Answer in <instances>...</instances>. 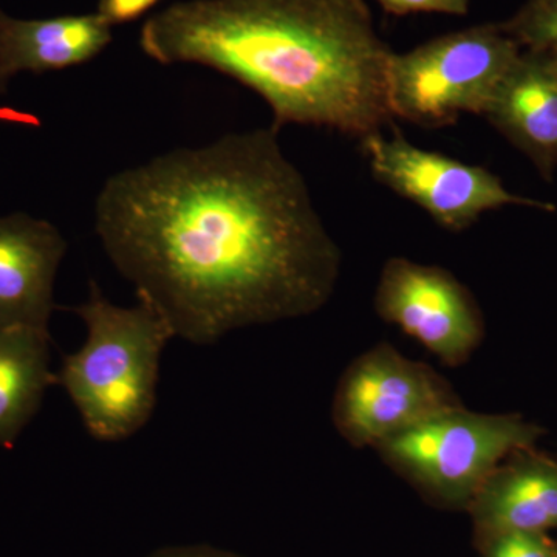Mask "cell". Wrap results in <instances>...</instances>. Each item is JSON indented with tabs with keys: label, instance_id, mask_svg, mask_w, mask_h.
Segmentation results:
<instances>
[{
	"label": "cell",
	"instance_id": "obj_1",
	"mask_svg": "<svg viewBox=\"0 0 557 557\" xmlns=\"http://www.w3.org/2000/svg\"><path fill=\"white\" fill-rule=\"evenodd\" d=\"M95 230L138 299L196 346L309 317L338 284V244L273 126L116 172Z\"/></svg>",
	"mask_w": 557,
	"mask_h": 557
},
{
	"label": "cell",
	"instance_id": "obj_2",
	"mask_svg": "<svg viewBox=\"0 0 557 557\" xmlns=\"http://www.w3.org/2000/svg\"><path fill=\"white\" fill-rule=\"evenodd\" d=\"M139 47L163 65L197 64L269 104L271 126L369 137L394 123L395 51L366 0H188L143 24Z\"/></svg>",
	"mask_w": 557,
	"mask_h": 557
},
{
	"label": "cell",
	"instance_id": "obj_3",
	"mask_svg": "<svg viewBox=\"0 0 557 557\" xmlns=\"http://www.w3.org/2000/svg\"><path fill=\"white\" fill-rule=\"evenodd\" d=\"M87 339L67 355L57 375L91 437L121 442L137 434L156 410L161 354L174 332L146 300L120 307L90 285L89 299L73 307Z\"/></svg>",
	"mask_w": 557,
	"mask_h": 557
},
{
	"label": "cell",
	"instance_id": "obj_4",
	"mask_svg": "<svg viewBox=\"0 0 557 557\" xmlns=\"http://www.w3.org/2000/svg\"><path fill=\"white\" fill-rule=\"evenodd\" d=\"M544 435V428L519 413H480L458 405L375 449L432 500L469 507L502 461L518 450L536 448Z\"/></svg>",
	"mask_w": 557,
	"mask_h": 557
},
{
	"label": "cell",
	"instance_id": "obj_5",
	"mask_svg": "<svg viewBox=\"0 0 557 557\" xmlns=\"http://www.w3.org/2000/svg\"><path fill=\"white\" fill-rule=\"evenodd\" d=\"M520 54L522 47L502 24L474 25L395 53L392 115L421 127L448 126L465 113L485 115Z\"/></svg>",
	"mask_w": 557,
	"mask_h": 557
},
{
	"label": "cell",
	"instance_id": "obj_6",
	"mask_svg": "<svg viewBox=\"0 0 557 557\" xmlns=\"http://www.w3.org/2000/svg\"><path fill=\"white\" fill-rule=\"evenodd\" d=\"M361 146L373 177L426 211L445 230H467L480 215L508 205L541 211L556 209L547 201L509 193L486 168L413 145L394 124L391 137L376 132L362 138Z\"/></svg>",
	"mask_w": 557,
	"mask_h": 557
},
{
	"label": "cell",
	"instance_id": "obj_7",
	"mask_svg": "<svg viewBox=\"0 0 557 557\" xmlns=\"http://www.w3.org/2000/svg\"><path fill=\"white\" fill-rule=\"evenodd\" d=\"M461 405L448 381L391 344L355 359L333 398V424L355 448L381 443L426 418Z\"/></svg>",
	"mask_w": 557,
	"mask_h": 557
},
{
	"label": "cell",
	"instance_id": "obj_8",
	"mask_svg": "<svg viewBox=\"0 0 557 557\" xmlns=\"http://www.w3.org/2000/svg\"><path fill=\"white\" fill-rule=\"evenodd\" d=\"M375 309L448 366L467 362L485 332L478 302L461 282L448 270L410 259L384 263Z\"/></svg>",
	"mask_w": 557,
	"mask_h": 557
},
{
	"label": "cell",
	"instance_id": "obj_9",
	"mask_svg": "<svg viewBox=\"0 0 557 557\" xmlns=\"http://www.w3.org/2000/svg\"><path fill=\"white\" fill-rule=\"evenodd\" d=\"M65 252L67 242L47 220L25 212L0 218V329L49 330Z\"/></svg>",
	"mask_w": 557,
	"mask_h": 557
},
{
	"label": "cell",
	"instance_id": "obj_10",
	"mask_svg": "<svg viewBox=\"0 0 557 557\" xmlns=\"http://www.w3.org/2000/svg\"><path fill=\"white\" fill-rule=\"evenodd\" d=\"M468 508L482 541L508 531L556 530V458L536 448L511 454L494 469Z\"/></svg>",
	"mask_w": 557,
	"mask_h": 557
},
{
	"label": "cell",
	"instance_id": "obj_11",
	"mask_svg": "<svg viewBox=\"0 0 557 557\" xmlns=\"http://www.w3.org/2000/svg\"><path fill=\"white\" fill-rule=\"evenodd\" d=\"M549 178L557 168V79L536 51L520 54L485 115Z\"/></svg>",
	"mask_w": 557,
	"mask_h": 557
},
{
	"label": "cell",
	"instance_id": "obj_12",
	"mask_svg": "<svg viewBox=\"0 0 557 557\" xmlns=\"http://www.w3.org/2000/svg\"><path fill=\"white\" fill-rule=\"evenodd\" d=\"M100 14L16 20L0 10V95L20 73L57 72L94 60L112 40Z\"/></svg>",
	"mask_w": 557,
	"mask_h": 557
},
{
	"label": "cell",
	"instance_id": "obj_13",
	"mask_svg": "<svg viewBox=\"0 0 557 557\" xmlns=\"http://www.w3.org/2000/svg\"><path fill=\"white\" fill-rule=\"evenodd\" d=\"M54 383L49 330L0 329V448L20 438Z\"/></svg>",
	"mask_w": 557,
	"mask_h": 557
},
{
	"label": "cell",
	"instance_id": "obj_14",
	"mask_svg": "<svg viewBox=\"0 0 557 557\" xmlns=\"http://www.w3.org/2000/svg\"><path fill=\"white\" fill-rule=\"evenodd\" d=\"M502 27L527 51L553 49L557 47V0H528Z\"/></svg>",
	"mask_w": 557,
	"mask_h": 557
},
{
	"label": "cell",
	"instance_id": "obj_15",
	"mask_svg": "<svg viewBox=\"0 0 557 557\" xmlns=\"http://www.w3.org/2000/svg\"><path fill=\"white\" fill-rule=\"evenodd\" d=\"M483 557H557V544L547 533L508 531L483 541Z\"/></svg>",
	"mask_w": 557,
	"mask_h": 557
},
{
	"label": "cell",
	"instance_id": "obj_16",
	"mask_svg": "<svg viewBox=\"0 0 557 557\" xmlns=\"http://www.w3.org/2000/svg\"><path fill=\"white\" fill-rule=\"evenodd\" d=\"M381 9L394 16H409L418 13L449 14L467 16L471 0H376Z\"/></svg>",
	"mask_w": 557,
	"mask_h": 557
},
{
	"label": "cell",
	"instance_id": "obj_17",
	"mask_svg": "<svg viewBox=\"0 0 557 557\" xmlns=\"http://www.w3.org/2000/svg\"><path fill=\"white\" fill-rule=\"evenodd\" d=\"M160 0H100L97 13L110 25L127 24L148 13Z\"/></svg>",
	"mask_w": 557,
	"mask_h": 557
},
{
	"label": "cell",
	"instance_id": "obj_18",
	"mask_svg": "<svg viewBox=\"0 0 557 557\" xmlns=\"http://www.w3.org/2000/svg\"><path fill=\"white\" fill-rule=\"evenodd\" d=\"M150 557H236L228 553L218 552L208 547H186L161 549Z\"/></svg>",
	"mask_w": 557,
	"mask_h": 557
},
{
	"label": "cell",
	"instance_id": "obj_19",
	"mask_svg": "<svg viewBox=\"0 0 557 557\" xmlns=\"http://www.w3.org/2000/svg\"><path fill=\"white\" fill-rule=\"evenodd\" d=\"M536 53H541L542 58H544L545 64L549 69V72L553 73V76L557 79V47H553V49L545 51H536Z\"/></svg>",
	"mask_w": 557,
	"mask_h": 557
}]
</instances>
